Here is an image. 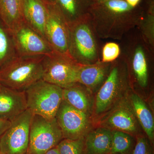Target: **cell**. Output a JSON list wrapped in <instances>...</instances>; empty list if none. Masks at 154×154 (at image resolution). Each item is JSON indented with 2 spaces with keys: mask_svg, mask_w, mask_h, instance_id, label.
Masks as SVG:
<instances>
[{
  "mask_svg": "<svg viewBox=\"0 0 154 154\" xmlns=\"http://www.w3.org/2000/svg\"><path fill=\"white\" fill-rule=\"evenodd\" d=\"M119 44L114 42H108L103 44L101 51V61L111 63L116 60L120 54Z\"/></svg>",
  "mask_w": 154,
  "mask_h": 154,
  "instance_id": "484cf974",
  "label": "cell"
},
{
  "mask_svg": "<svg viewBox=\"0 0 154 154\" xmlns=\"http://www.w3.org/2000/svg\"><path fill=\"white\" fill-rule=\"evenodd\" d=\"M129 78L126 65L119 57L111 63L106 79L97 91L95 102L97 115L110 110L122 99L129 89Z\"/></svg>",
  "mask_w": 154,
  "mask_h": 154,
  "instance_id": "5b68a950",
  "label": "cell"
},
{
  "mask_svg": "<svg viewBox=\"0 0 154 154\" xmlns=\"http://www.w3.org/2000/svg\"><path fill=\"white\" fill-rule=\"evenodd\" d=\"M0 19L11 31L24 22L23 0H0Z\"/></svg>",
  "mask_w": 154,
  "mask_h": 154,
  "instance_id": "44dd1931",
  "label": "cell"
},
{
  "mask_svg": "<svg viewBox=\"0 0 154 154\" xmlns=\"http://www.w3.org/2000/svg\"><path fill=\"white\" fill-rule=\"evenodd\" d=\"M2 86L0 85V90H1V88H2Z\"/></svg>",
  "mask_w": 154,
  "mask_h": 154,
  "instance_id": "1f68e13d",
  "label": "cell"
},
{
  "mask_svg": "<svg viewBox=\"0 0 154 154\" xmlns=\"http://www.w3.org/2000/svg\"><path fill=\"white\" fill-rule=\"evenodd\" d=\"M103 127L119 131L131 135L138 134L139 123L129 100L122 98L102 119Z\"/></svg>",
  "mask_w": 154,
  "mask_h": 154,
  "instance_id": "4fadbf2b",
  "label": "cell"
},
{
  "mask_svg": "<svg viewBox=\"0 0 154 154\" xmlns=\"http://www.w3.org/2000/svg\"><path fill=\"white\" fill-rule=\"evenodd\" d=\"M112 143L110 154H131L136 140L131 135L119 131H112Z\"/></svg>",
  "mask_w": 154,
  "mask_h": 154,
  "instance_id": "cb8c5ba5",
  "label": "cell"
},
{
  "mask_svg": "<svg viewBox=\"0 0 154 154\" xmlns=\"http://www.w3.org/2000/svg\"><path fill=\"white\" fill-rule=\"evenodd\" d=\"M127 3L133 8H135L139 5L142 0H125Z\"/></svg>",
  "mask_w": 154,
  "mask_h": 154,
  "instance_id": "f1b7e54d",
  "label": "cell"
},
{
  "mask_svg": "<svg viewBox=\"0 0 154 154\" xmlns=\"http://www.w3.org/2000/svg\"><path fill=\"white\" fill-rule=\"evenodd\" d=\"M46 4H55V0H41Z\"/></svg>",
  "mask_w": 154,
  "mask_h": 154,
  "instance_id": "4dcf8cb0",
  "label": "cell"
},
{
  "mask_svg": "<svg viewBox=\"0 0 154 154\" xmlns=\"http://www.w3.org/2000/svg\"><path fill=\"white\" fill-rule=\"evenodd\" d=\"M63 139L56 119H48L33 114L30 125L28 153L45 154L57 147Z\"/></svg>",
  "mask_w": 154,
  "mask_h": 154,
  "instance_id": "52a82bcc",
  "label": "cell"
},
{
  "mask_svg": "<svg viewBox=\"0 0 154 154\" xmlns=\"http://www.w3.org/2000/svg\"><path fill=\"white\" fill-rule=\"evenodd\" d=\"M45 56H17L0 69V85L25 91L42 79Z\"/></svg>",
  "mask_w": 154,
  "mask_h": 154,
  "instance_id": "277c9868",
  "label": "cell"
},
{
  "mask_svg": "<svg viewBox=\"0 0 154 154\" xmlns=\"http://www.w3.org/2000/svg\"><path fill=\"white\" fill-rule=\"evenodd\" d=\"M11 32L17 56H46L54 51L46 39L25 21Z\"/></svg>",
  "mask_w": 154,
  "mask_h": 154,
  "instance_id": "8fae6325",
  "label": "cell"
},
{
  "mask_svg": "<svg viewBox=\"0 0 154 154\" xmlns=\"http://www.w3.org/2000/svg\"><path fill=\"white\" fill-rule=\"evenodd\" d=\"M129 100L138 123L152 145L154 142L153 116L145 102L136 93H132Z\"/></svg>",
  "mask_w": 154,
  "mask_h": 154,
  "instance_id": "ffe728a7",
  "label": "cell"
},
{
  "mask_svg": "<svg viewBox=\"0 0 154 154\" xmlns=\"http://www.w3.org/2000/svg\"><path fill=\"white\" fill-rule=\"evenodd\" d=\"M11 124V122L0 119V136L8 128Z\"/></svg>",
  "mask_w": 154,
  "mask_h": 154,
  "instance_id": "83f0119b",
  "label": "cell"
},
{
  "mask_svg": "<svg viewBox=\"0 0 154 154\" xmlns=\"http://www.w3.org/2000/svg\"><path fill=\"white\" fill-rule=\"evenodd\" d=\"M112 130L101 127L90 131L85 137L87 154H110Z\"/></svg>",
  "mask_w": 154,
  "mask_h": 154,
  "instance_id": "ac0fdd59",
  "label": "cell"
},
{
  "mask_svg": "<svg viewBox=\"0 0 154 154\" xmlns=\"http://www.w3.org/2000/svg\"><path fill=\"white\" fill-rule=\"evenodd\" d=\"M29 154V153H28H28H27V154Z\"/></svg>",
  "mask_w": 154,
  "mask_h": 154,
  "instance_id": "d6a6232c",
  "label": "cell"
},
{
  "mask_svg": "<svg viewBox=\"0 0 154 154\" xmlns=\"http://www.w3.org/2000/svg\"><path fill=\"white\" fill-rule=\"evenodd\" d=\"M120 54L126 65L129 83L145 89L149 84L150 69L153 62L154 50L144 40L136 27L120 40Z\"/></svg>",
  "mask_w": 154,
  "mask_h": 154,
  "instance_id": "7a4b0ae2",
  "label": "cell"
},
{
  "mask_svg": "<svg viewBox=\"0 0 154 154\" xmlns=\"http://www.w3.org/2000/svg\"><path fill=\"white\" fill-rule=\"evenodd\" d=\"M94 0H55V5L69 25L89 15Z\"/></svg>",
  "mask_w": 154,
  "mask_h": 154,
  "instance_id": "d6986e66",
  "label": "cell"
},
{
  "mask_svg": "<svg viewBox=\"0 0 154 154\" xmlns=\"http://www.w3.org/2000/svg\"><path fill=\"white\" fill-rule=\"evenodd\" d=\"M143 11L141 2L133 8L125 0H94L89 16L99 38L120 41L137 27Z\"/></svg>",
  "mask_w": 154,
  "mask_h": 154,
  "instance_id": "6da1fadb",
  "label": "cell"
},
{
  "mask_svg": "<svg viewBox=\"0 0 154 154\" xmlns=\"http://www.w3.org/2000/svg\"><path fill=\"white\" fill-rule=\"evenodd\" d=\"M45 154H59V153L58 151L57 148V147H56L54 148H53L50 150L46 153Z\"/></svg>",
  "mask_w": 154,
  "mask_h": 154,
  "instance_id": "f546056e",
  "label": "cell"
},
{
  "mask_svg": "<svg viewBox=\"0 0 154 154\" xmlns=\"http://www.w3.org/2000/svg\"><path fill=\"white\" fill-rule=\"evenodd\" d=\"M136 137L135 145L131 154H154L152 145L147 137L140 135Z\"/></svg>",
  "mask_w": 154,
  "mask_h": 154,
  "instance_id": "4316f807",
  "label": "cell"
},
{
  "mask_svg": "<svg viewBox=\"0 0 154 154\" xmlns=\"http://www.w3.org/2000/svg\"><path fill=\"white\" fill-rule=\"evenodd\" d=\"M55 118L63 139L77 140L85 137L91 130L90 116L72 107L63 100Z\"/></svg>",
  "mask_w": 154,
  "mask_h": 154,
  "instance_id": "7c38bea8",
  "label": "cell"
},
{
  "mask_svg": "<svg viewBox=\"0 0 154 154\" xmlns=\"http://www.w3.org/2000/svg\"><path fill=\"white\" fill-rule=\"evenodd\" d=\"M69 53L80 65L100 61L103 44L96 33L89 15L69 25Z\"/></svg>",
  "mask_w": 154,
  "mask_h": 154,
  "instance_id": "3957f363",
  "label": "cell"
},
{
  "mask_svg": "<svg viewBox=\"0 0 154 154\" xmlns=\"http://www.w3.org/2000/svg\"><path fill=\"white\" fill-rule=\"evenodd\" d=\"M57 148L59 154H87L85 137L77 140L63 139Z\"/></svg>",
  "mask_w": 154,
  "mask_h": 154,
  "instance_id": "d4e9b609",
  "label": "cell"
},
{
  "mask_svg": "<svg viewBox=\"0 0 154 154\" xmlns=\"http://www.w3.org/2000/svg\"><path fill=\"white\" fill-rule=\"evenodd\" d=\"M28 109L25 91L2 86L0 90V119L11 122Z\"/></svg>",
  "mask_w": 154,
  "mask_h": 154,
  "instance_id": "5bb4252c",
  "label": "cell"
},
{
  "mask_svg": "<svg viewBox=\"0 0 154 154\" xmlns=\"http://www.w3.org/2000/svg\"></svg>",
  "mask_w": 154,
  "mask_h": 154,
  "instance_id": "836d02e7",
  "label": "cell"
},
{
  "mask_svg": "<svg viewBox=\"0 0 154 154\" xmlns=\"http://www.w3.org/2000/svg\"><path fill=\"white\" fill-rule=\"evenodd\" d=\"M48 14L45 36L55 52L70 56L69 53V25L55 4H46Z\"/></svg>",
  "mask_w": 154,
  "mask_h": 154,
  "instance_id": "30bf717a",
  "label": "cell"
},
{
  "mask_svg": "<svg viewBox=\"0 0 154 154\" xmlns=\"http://www.w3.org/2000/svg\"><path fill=\"white\" fill-rule=\"evenodd\" d=\"M80 66L70 56L53 51L45 56L42 79L63 89L68 88L78 83Z\"/></svg>",
  "mask_w": 154,
  "mask_h": 154,
  "instance_id": "ba28073f",
  "label": "cell"
},
{
  "mask_svg": "<svg viewBox=\"0 0 154 154\" xmlns=\"http://www.w3.org/2000/svg\"><path fill=\"white\" fill-rule=\"evenodd\" d=\"M33 113L27 109L13 121L0 136V154H26Z\"/></svg>",
  "mask_w": 154,
  "mask_h": 154,
  "instance_id": "9c48e42d",
  "label": "cell"
},
{
  "mask_svg": "<svg viewBox=\"0 0 154 154\" xmlns=\"http://www.w3.org/2000/svg\"><path fill=\"white\" fill-rule=\"evenodd\" d=\"M144 11L137 28L144 40L154 50V0H142Z\"/></svg>",
  "mask_w": 154,
  "mask_h": 154,
  "instance_id": "7402d4cb",
  "label": "cell"
},
{
  "mask_svg": "<svg viewBox=\"0 0 154 154\" xmlns=\"http://www.w3.org/2000/svg\"><path fill=\"white\" fill-rule=\"evenodd\" d=\"M23 7L24 21L45 38V29L48 14L46 4L41 0H23Z\"/></svg>",
  "mask_w": 154,
  "mask_h": 154,
  "instance_id": "2e32d148",
  "label": "cell"
},
{
  "mask_svg": "<svg viewBox=\"0 0 154 154\" xmlns=\"http://www.w3.org/2000/svg\"><path fill=\"white\" fill-rule=\"evenodd\" d=\"M17 56L11 31L0 19V69Z\"/></svg>",
  "mask_w": 154,
  "mask_h": 154,
  "instance_id": "603a6c76",
  "label": "cell"
},
{
  "mask_svg": "<svg viewBox=\"0 0 154 154\" xmlns=\"http://www.w3.org/2000/svg\"><path fill=\"white\" fill-rule=\"evenodd\" d=\"M63 89L41 79L25 90L28 108L33 114L52 119L63 100Z\"/></svg>",
  "mask_w": 154,
  "mask_h": 154,
  "instance_id": "8992f818",
  "label": "cell"
},
{
  "mask_svg": "<svg viewBox=\"0 0 154 154\" xmlns=\"http://www.w3.org/2000/svg\"><path fill=\"white\" fill-rule=\"evenodd\" d=\"M91 91L83 85L76 83L63 88V100L69 105L90 116L93 107Z\"/></svg>",
  "mask_w": 154,
  "mask_h": 154,
  "instance_id": "e0dca14e",
  "label": "cell"
},
{
  "mask_svg": "<svg viewBox=\"0 0 154 154\" xmlns=\"http://www.w3.org/2000/svg\"><path fill=\"white\" fill-rule=\"evenodd\" d=\"M111 63L100 61L88 65H80L78 83L85 87L91 92H96L107 76Z\"/></svg>",
  "mask_w": 154,
  "mask_h": 154,
  "instance_id": "9a60e30c",
  "label": "cell"
}]
</instances>
